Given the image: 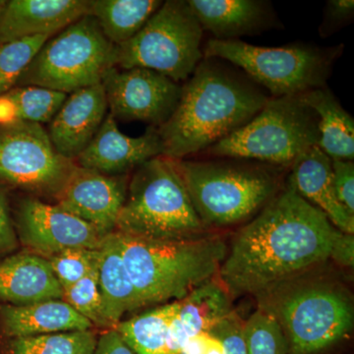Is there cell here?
Instances as JSON below:
<instances>
[{"label":"cell","instance_id":"cell-1","mask_svg":"<svg viewBox=\"0 0 354 354\" xmlns=\"http://www.w3.org/2000/svg\"><path fill=\"white\" fill-rule=\"evenodd\" d=\"M341 230L290 181L235 235L220 268L232 295L256 293L330 259Z\"/></svg>","mask_w":354,"mask_h":354},{"label":"cell","instance_id":"cell-2","mask_svg":"<svg viewBox=\"0 0 354 354\" xmlns=\"http://www.w3.org/2000/svg\"><path fill=\"white\" fill-rule=\"evenodd\" d=\"M269 97L218 58H203L181 88L171 118L156 128L162 156L181 160L204 152L247 124Z\"/></svg>","mask_w":354,"mask_h":354},{"label":"cell","instance_id":"cell-3","mask_svg":"<svg viewBox=\"0 0 354 354\" xmlns=\"http://www.w3.org/2000/svg\"><path fill=\"white\" fill-rule=\"evenodd\" d=\"M319 268L256 293L258 308L281 326L288 354H320L353 328V297L346 286Z\"/></svg>","mask_w":354,"mask_h":354},{"label":"cell","instance_id":"cell-4","mask_svg":"<svg viewBox=\"0 0 354 354\" xmlns=\"http://www.w3.org/2000/svg\"><path fill=\"white\" fill-rule=\"evenodd\" d=\"M114 232L142 307L183 299L216 277L228 250L216 235L157 241Z\"/></svg>","mask_w":354,"mask_h":354},{"label":"cell","instance_id":"cell-5","mask_svg":"<svg viewBox=\"0 0 354 354\" xmlns=\"http://www.w3.org/2000/svg\"><path fill=\"white\" fill-rule=\"evenodd\" d=\"M193 207L208 230L257 215L281 190L276 167L245 160H176Z\"/></svg>","mask_w":354,"mask_h":354},{"label":"cell","instance_id":"cell-6","mask_svg":"<svg viewBox=\"0 0 354 354\" xmlns=\"http://www.w3.org/2000/svg\"><path fill=\"white\" fill-rule=\"evenodd\" d=\"M114 232L157 241L209 234L193 207L176 160L165 156L135 169Z\"/></svg>","mask_w":354,"mask_h":354},{"label":"cell","instance_id":"cell-7","mask_svg":"<svg viewBox=\"0 0 354 354\" xmlns=\"http://www.w3.org/2000/svg\"><path fill=\"white\" fill-rule=\"evenodd\" d=\"M318 141L316 113L302 95H288L268 100L247 124L203 153L290 169Z\"/></svg>","mask_w":354,"mask_h":354},{"label":"cell","instance_id":"cell-8","mask_svg":"<svg viewBox=\"0 0 354 354\" xmlns=\"http://www.w3.org/2000/svg\"><path fill=\"white\" fill-rule=\"evenodd\" d=\"M344 46L319 48L293 44L263 48L245 41L209 39L204 58H218L243 70L250 80L269 90L272 97L305 94L326 87Z\"/></svg>","mask_w":354,"mask_h":354},{"label":"cell","instance_id":"cell-9","mask_svg":"<svg viewBox=\"0 0 354 354\" xmlns=\"http://www.w3.org/2000/svg\"><path fill=\"white\" fill-rule=\"evenodd\" d=\"M116 46L102 34L93 16L85 15L39 48L16 87L36 86L69 95L102 84L116 67Z\"/></svg>","mask_w":354,"mask_h":354},{"label":"cell","instance_id":"cell-10","mask_svg":"<svg viewBox=\"0 0 354 354\" xmlns=\"http://www.w3.org/2000/svg\"><path fill=\"white\" fill-rule=\"evenodd\" d=\"M203 29L185 0H167L127 43L116 46V67L153 70L176 83L190 78L204 55Z\"/></svg>","mask_w":354,"mask_h":354},{"label":"cell","instance_id":"cell-11","mask_svg":"<svg viewBox=\"0 0 354 354\" xmlns=\"http://www.w3.org/2000/svg\"><path fill=\"white\" fill-rule=\"evenodd\" d=\"M76 167L55 150L41 124L0 127V184L57 199Z\"/></svg>","mask_w":354,"mask_h":354},{"label":"cell","instance_id":"cell-12","mask_svg":"<svg viewBox=\"0 0 354 354\" xmlns=\"http://www.w3.org/2000/svg\"><path fill=\"white\" fill-rule=\"evenodd\" d=\"M109 114L115 120L165 124L176 111L183 86L153 70L113 67L102 81Z\"/></svg>","mask_w":354,"mask_h":354},{"label":"cell","instance_id":"cell-13","mask_svg":"<svg viewBox=\"0 0 354 354\" xmlns=\"http://www.w3.org/2000/svg\"><path fill=\"white\" fill-rule=\"evenodd\" d=\"M13 223L18 241L46 259L67 249H99L104 237L57 205L37 198H25L19 203Z\"/></svg>","mask_w":354,"mask_h":354},{"label":"cell","instance_id":"cell-14","mask_svg":"<svg viewBox=\"0 0 354 354\" xmlns=\"http://www.w3.org/2000/svg\"><path fill=\"white\" fill-rule=\"evenodd\" d=\"M127 188V174L109 176L77 165L57 205L106 236L115 230Z\"/></svg>","mask_w":354,"mask_h":354},{"label":"cell","instance_id":"cell-15","mask_svg":"<svg viewBox=\"0 0 354 354\" xmlns=\"http://www.w3.org/2000/svg\"><path fill=\"white\" fill-rule=\"evenodd\" d=\"M158 156H162V145L156 128H149L140 137L127 136L108 114L95 138L76 158L75 164L109 176H123Z\"/></svg>","mask_w":354,"mask_h":354},{"label":"cell","instance_id":"cell-16","mask_svg":"<svg viewBox=\"0 0 354 354\" xmlns=\"http://www.w3.org/2000/svg\"><path fill=\"white\" fill-rule=\"evenodd\" d=\"M108 114L102 84L80 88L67 95L46 131L55 150L75 162L95 138Z\"/></svg>","mask_w":354,"mask_h":354},{"label":"cell","instance_id":"cell-17","mask_svg":"<svg viewBox=\"0 0 354 354\" xmlns=\"http://www.w3.org/2000/svg\"><path fill=\"white\" fill-rule=\"evenodd\" d=\"M88 9V0H0V43L55 36Z\"/></svg>","mask_w":354,"mask_h":354},{"label":"cell","instance_id":"cell-18","mask_svg":"<svg viewBox=\"0 0 354 354\" xmlns=\"http://www.w3.org/2000/svg\"><path fill=\"white\" fill-rule=\"evenodd\" d=\"M201 25L218 41H234L272 29L276 16L262 0H186Z\"/></svg>","mask_w":354,"mask_h":354},{"label":"cell","instance_id":"cell-19","mask_svg":"<svg viewBox=\"0 0 354 354\" xmlns=\"http://www.w3.org/2000/svg\"><path fill=\"white\" fill-rule=\"evenodd\" d=\"M62 297L64 290L46 258L23 251L0 259V304L24 306Z\"/></svg>","mask_w":354,"mask_h":354},{"label":"cell","instance_id":"cell-20","mask_svg":"<svg viewBox=\"0 0 354 354\" xmlns=\"http://www.w3.org/2000/svg\"><path fill=\"white\" fill-rule=\"evenodd\" d=\"M227 288L215 278L205 281L178 301L167 337L169 354H181L191 337L209 333L232 310Z\"/></svg>","mask_w":354,"mask_h":354},{"label":"cell","instance_id":"cell-21","mask_svg":"<svg viewBox=\"0 0 354 354\" xmlns=\"http://www.w3.org/2000/svg\"><path fill=\"white\" fill-rule=\"evenodd\" d=\"M288 180L304 199L323 212L344 234H353L354 216L337 199L332 158L319 148L310 149L290 167Z\"/></svg>","mask_w":354,"mask_h":354},{"label":"cell","instance_id":"cell-22","mask_svg":"<svg viewBox=\"0 0 354 354\" xmlns=\"http://www.w3.org/2000/svg\"><path fill=\"white\" fill-rule=\"evenodd\" d=\"M94 327L62 299L14 306L0 304V337H32Z\"/></svg>","mask_w":354,"mask_h":354},{"label":"cell","instance_id":"cell-23","mask_svg":"<svg viewBox=\"0 0 354 354\" xmlns=\"http://www.w3.org/2000/svg\"><path fill=\"white\" fill-rule=\"evenodd\" d=\"M97 283L102 299V316L106 328L115 329L125 313L141 308L114 232L104 237L100 247Z\"/></svg>","mask_w":354,"mask_h":354},{"label":"cell","instance_id":"cell-24","mask_svg":"<svg viewBox=\"0 0 354 354\" xmlns=\"http://www.w3.org/2000/svg\"><path fill=\"white\" fill-rule=\"evenodd\" d=\"M318 118V147L332 160H353L354 120L327 88L302 94Z\"/></svg>","mask_w":354,"mask_h":354},{"label":"cell","instance_id":"cell-25","mask_svg":"<svg viewBox=\"0 0 354 354\" xmlns=\"http://www.w3.org/2000/svg\"><path fill=\"white\" fill-rule=\"evenodd\" d=\"M160 0H88L93 16L102 34L115 46L131 39L162 6Z\"/></svg>","mask_w":354,"mask_h":354},{"label":"cell","instance_id":"cell-26","mask_svg":"<svg viewBox=\"0 0 354 354\" xmlns=\"http://www.w3.org/2000/svg\"><path fill=\"white\" fill-rule=\"evenodd\" d=\"M177 310L176 300L123 321L115 330L135 354H169V330Z\"/></svg>","mask_w":354,"mask_h":354},{"label":"cell","instance_id":"cell-27","mask_svg":"<svg viewBox=\"0 0 354 354\" xmlns=\"http://www.w3.org/2000/svg\"><path fill=\"white\" fill-rule=\"evenodd\" d=\"M66 94L36 86L14 87L0 95V127L17 121L50 123L62 108Z\"/></svg>","mask_w":354,"mask_h":354},{"label":"cell","instance_id":"cell-28","mask_svg":"<svg viewBox=\"0 0 354 354\" xmlns=\"http://www.w3.org/2000/svg\"><path fill=\"white\" fill-rule=\"evenodd\" d=\"M97 339L92 330L0 337V354H94Z\"/></svg>","mask_w":354,"mask_h":354},{"label":"cell","instance_id":"cell-29","mask_svg":"<svg viewBox=\"0 0 354 354\" xmlns=\"http://www.w3.org/2000/svg\"><path fill=\"white\" fill-rule=\"evenodd\" d=\"M50 38L36 36L0 43V95L16 87L23 72Z\"/></svg>","mask_w":354,"mask_h":354},{"label":"cell","instance_id":"cell-30","mask_svg":"<svg viewBox=\"0 0 354 354\" xmlns=\"http://www.w3.org/2000/svg\"><path fill=\"white\" fill-rule=\"evenodd\" d=\"M247 354H288L281 326L264 310L257 308L244 321Z\"/></svg>","mask_w":354,"mask_h":354},{"label":"cell","instance_id":"cell-31","mask_svg":"<svg viewBox=\"0 0 354 354\" xmlns=\"http://www.w3.org/2000/svg\"><path fill=\"white\" fill-rule=\"evenodd\" d=\"M48 261L53 274L64 290L97 270L100 248L67 249L48 258Z\"/></svg>","mask_w":354,"mask_h":354},{"label":"cell","instance_id":"cell-32","mask_svg":"<svg viewBox=\"0 0 354 354\" xmlns=\"http://www.w3.org/2000/svg\"><path fill=\"white\" fill-rule=\"evenodd\" d=\"M62 300L93 325L106 328L102 316V299L97 283V270L64 290Z\"/></svg>","mask_w":354,"mask_h":354},{"label":"cell","instance_id":"cell-33","mask_svg":"<svg viewBox=\"0 0 354 354\" xmlns=\"http://www.w3.org/2000/svg\"><path fill=\"white\" fill-rule=\"evenodd\" d=\"M209 334L214 335L223 346V354H247L244 339V321L235 311L221 319Z\"/></svg>","mask_w":354,"mask_h":354},{"label":"cell","instance_id":"cell-34","mask_svg":"<svg viewBox=\"0 0 354 354\" xmlns=\"http://www.w3.org/2000/svg\"><path fill=\"white\" fill-rule=\"evenodd\" d=\"M353 0H328L324 11L322 24L319 27V34L328 38L348 25L353 19Z\"/></svg>","mask_w":354,"mask_h":354},{"label":"cell","instance_id":"cell-35","mask_svg":"<svg viewBox=\"0 0 354 354\" xmlns=\"http://www.w3.org/2000/svg\"><path fill=\"white\" fill-rule=\"evenodd\" d=\"M332 167L337 199L354 216L353 160H332Z\"/></svg>","mask_w":354,"mask_h":354},{"label":"cell","instance_id":"cell-36","mask_svg":"<svg viewBox=\"0 0 354 354\" xmlns=\"http://www.w3.org/2000/svg\"><path fill=\"white\" fill-rule=\"evenodd\" d=\"M18 243L6 191L0 187V256L12 252Z\"/></svg>","mask_w":354,"mask_h":354},{"label":"cell","instance_id":"cell-37","mask_svg":"<svg viewBox=\"0 0 354 354\" xmlns=\"http://www.w3.org/2000/svg\"><path fill=\"white\" fill-rule=\"evenodd\" d=\"M181 354H223V346L214 335L201 333L188 339Z\"/></svg>","mask_w":354,"mask_h":354},{"label":"cell","instance_id":"cell-38","mask_svg":"<svg viewBox=\"0 0 354 354\" xmlns=\"http://www.w3.org/2000/svg\"><path fill=\"white\" fill-rule=\"evenodd\" d=\"M94 354H135L115 329L106 330L97 339Z\"/></svg>","mask_w":354,"mask_h":354},{"label":"cell","instance_id":"cell-39","mask_svg":"<svg viewBox=\"0 0 354 354\" xmlns=\"http://www.w3.org/2000/svg\"><path fill=\"white\" fill-rule=\"evenodd\" d=\"M330 259H333L344 267L353 268L354 264L353 234L342 232L335 239L330 252Z\"/></svg>","mask_w":354,"mask_h":354}]
</instances>
